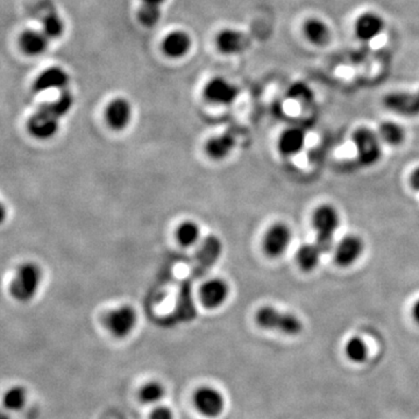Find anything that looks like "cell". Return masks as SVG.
<instances>
[{
	"instance_id": "1",
	"label": "cell",
	"mask_w": 419,
	"mask_h": 419,
	"mask_svg": "<svg viewBox=\"0 0 419 419\" xmlns=\"http://www.w3.org/2000/svg\"><path fill=\"white\" fill-rule=\"evenodd\" d=\"M73 103V95L66 90L58 99L41 105L28 121V131L40 140L53 138L58 133L60 119L70 111Z\"/></svg>"
},
{
	"instance_id": "2",
	"label": "cell",
	"mask_w": 419,
	"mask_h": 419,
	"mask_svg": "<svg viewBox=\"0 0 419 419\" xmlns=\"http://www.w3.org/2000/svg\"><path fill=\"white\" fill-rule=\"evenodd\" d=\"M340 225V215L335 206L324 204L317 208L312 215V226L315 231V243L323 253L330 252L333 237Z\"/></svg>"
},
{
	"instance_id": "3",
	"label": "cell",
	"mask_w": 419,
	"mask_h": 419,
	"mask_svg": "<svg viewBox=\"0 0 419 419\" xmlns=\"http://www.w3.org/2000/svg\"><path fill=\"white\" fill-rule=\"evenodd\" d=\"M255 320L262 328L281 332L283 335H297L303 331V323L297 315L268 305L259 309Z\"/></svg>"
},
{
	"instance_id": "4",
	"label": "cell",
	"mask_w": 419,
	"mask_h": 419,
	"mask_svg": "<svg viewBox=\"0 0 419 419\" xmlns=\"http://www.w3.org/2000/svg\"><path fill=\"white\" fill-rule=\"evenodd\" d=\"M43 281V272L38 265L26 262L20 265L13 277L10 291L19 302H28L36 295Z\"/></svg>"
},
{
	"instance_id": "5",
	"label": "cell",
	"mask_w": 419,
	"mask_h": 419,
	"mask_svg": "<svg viewBox=\"0 0 419 419\" xmlns=\"http://www.w3.org/2000/svg\"><path fill=\"white\" fill-rule=\"evenodd\" d=\"M353 143L357 147L359 161L363 166H373L382 155L380 136L367 127H360L354 132Z\"/></svg>"
},
{
	"instance_id": "6",
	"label": "cell",
	"mask_w": 419,
	"mask_h": 419,
	"mask_svg": "<svg viewBox=\"0 0 419 419\" xmlns=\"http://www.w3.org/2000/svg\"><path fill=\"white\" fill-rule=\"evenodd\" d=\"M138 323V315L133 307L123 305L113 309L105 317V326L116 338H126Z\"/></svg>"
},
{
	"instance_id": "7",
	"label": "cell",
	"mask_w": 419,
	"mask_h": 419,
	"mask_svg": "<svg viewBox=\"0 0 419 419\" xmlns=\"http://www.w3.org/2000/svg\"><path fill=\"white\" fill-rule=\"evenodd\" d=\"M193 404L197 411L208 418H215L222 415L225 408V398L218 389L204 385L193 394Z\"/></svg>"
},
{
	"instance_id": "8",
	"label": "cell",
	"mask_w": 419,
	"mask_h": 419,
	"mask_svg": "<svg viewBox=\"0 0 419 419\" xmlns=\"http://www.w3.org/2000/svg\"><path fill=\"white\" fill-rule=\"evenodd\" d=\"M293 240L291 228L285 223L274 224L265 233L263 239V250L270 258H278L288 250Z\"/></svg>"
},
{
	"instance_id": "9",
	"label": "cell",
	"mask_w": 419,
	"mask_h": 419,
	"mask_svg": "<svg viewBox=\"0 0 419 419\" xmlns=\"http://www.w3.org/2000/svg\"><path fill=\"white\" fill-rule=\"evenodd\" d=\"M365 250V243L358 235H347L342 239L335 248V261L342 268L353 265L361 258Z\"/></svg>"
},
{
	"instance_id": "10",
	"label": "cell",
	"mask_w": 419,
	"mask_h": 419,
	"mask_svg": "<svg viewBox=\"0 0 419 419\" xmlns=\"http://www.w3.org/2000/svg\"><path fill=\"white\" fill-rule=\"evenodd\" d=\"M238 96V88L224 78H213L204 88L205 98L213 104L231 105Z\"/></svg>"
},
{
	"instance_id": "11",
	"label": "cell",
	"mask_w": 419,
	"mask_h": 419,
	"mask_svg": "<svg viewBox=\"0 0 419 419\" xmlns=\"http://www.w3.org/2000/svg\"><path fill=\"white\" fill-rule=\"evenodd\" d=\"M230 288L226 282L220 278H212L200 287V302L205 308L217 309L226 302Z\"/></svg>"
},
{
	"instance_id": "12",
	"label": "cell",
	"mask_w": 419,
	"mask_h": 419,
	"mask_svg": "<svg viewBox=\"0 0 419 419\" xmlns=\"http://www.w3.org/2000/svg\"><path fill=\"white\" fill-rule=\"evenodd\" d=\"M222 241L215 235H210L205 239L204 243L200 247V252L197 254L196 268L195 273L196 275H202L206 270L215 265L217 260L219 259L222 254Z\"/></svg>"
},
{
	"instance_id": "13",
	"label": "cell",
	"mask_w": 419,
	"mask_h": 419,
	"mask_svg": "<svg viewBox=\"0 0 419 419\" xmlns=\"http://www.w3.org/2000/svg\"><path fill=\"white\" fill-rule=\"evenodd\" d=\"M105 116L111 128L116 131L123 130L132 119L131 104L123 98H116L108 104Z\"/></svg>"
},
{
	"instance_id": "14",
	"label": "cell",
	"mask_w": 419,
	"mask_h": 419,
	"mask_svg": "<svg viewBox=\"0 0 419 419\" xmlns=\"http://www.w3.org/2000/svg\"><path fill=\"white\" fill-rule=\"evenodd\" d=\"M69 83L68 73L62 68L54 67L45 70L40 73L39 77L36 78L33 85L34 93H43L51 88H64Z\"/></svg>"
},
{
	"instance_id": "15",
	"label": "cell",
	"mask_w": 419,
	"mask_h": 419,
	"mask_svg": "<svg viewBox=\"0 0 419 419\" xmlns=\"http://www.w3.org/2000/svg\"><path fill=\"white\" fill-rule=\"evenodd\" d=\"M191 48V39L185 32L175 31L167 35L162 49L169 58H183Z\"/></svg>"
},
{
	"instance_id": "16",
	"label": "cell",
	"mask_w": 419,
	"mask_h": 419,
	"mask_svg": "<svg viewBox=\"0 0 419 419\" xmlns=\"http://www.w3.org/2000/svg\"><path fill=\"white\" fill-rule=\"evenodd\" d=\"M217 46L223 54H240L246 48V38L235 29H224L217 36Z\"/></svg>"
},
{
	"instance_id": "17",
	"label": "cell",
	"mask_w": 419,
	"mask_h": 419,
	"mask_svg": "<svg viewBox=\"0 0 419 419\" xmlns=\"http://www.w3.org/2000/svg\"><path fill=\"white\" fill-rule=\"evenodd\" d=\"M385 105L390 110H394L400 115H405V116L417 115L419 113V93L417 95H405V93L390 95L385 99Z\"/></svg>"
},
{
	"instance_id": "18",
	"label": "cell",
	"mask_w": 419,
	"mask_h": 419,
	"mask_svg": "<svg viewBox=\"0 0 419 419\" xmlns=\"http://www.w3.org/2000/svg\"><path fill=\"white\" fill-rule=\"evenodd\" d=\"M305 145V133L300 128H289L282 133L278 140V150L285 156L300 153Z\"/></svg>"
},
{
	"instance_id": "19",
	"label": "cell",
	"mask_w": 419,
	"mask_h": 419,
	"mask_svg": "<svg viewBox=\"0 0 419 419\" xmlns=\"http://www.w3.org/2000/svg\"><path fill=\"white\" fill-rule=\"evenodd\" d=\"M383 20L375 13H365L359 18L355 31L360 39L370 41L383 31Z\"/></svg>"
},
{
	"instance_id": "20",
	"label": "cell",
	"mask_w": 419,
	"mask_h": 419,
	"mask_svg": "<svg viewBox=\"0 0 419 419\" xmlns=\"http://www.w3.org/2000/svg\"><path fill=\"white\" fill-rule=\"evenodd\" d=\"M48 40L43 32L26 31L20 38V47L26 54L35 56L46 51Z\"/></svg>"
},
{
	"instance_id": "21",
	"label": "cell",
	"mask_w": 419,
	"mask_h": 419,
	"mask_svg": "<svg viewBox=\"0 0 419 419\" xmlns=\"http://www.w3.org/2000/svg\"><path fill=\"white\" fill-rule=\"evenodd\" d=\"M235 146V138L230 133L212 138L206 143V153L213 160H223L231 153Z\"/></svg>"
},
{
	"instance_id": "22",
	"label": "cell",
	"mask_w": 419,
	"mask_h": 419,
	"mask_svg": "<svg viewBox=\"0 0 419 419\" xmlns=\"http://www.w3.org/2000/svg\"><path fill=\"white\" fill-rule=\"evenodd\" d=\"M317 243H307L300 247L296 254V261L300 268L304 272H312L320 265V258L323 255Z\"/></svg>"
},
{
	"instance_id": "23",
	"label": "cell",
	"mask_w": 419,
	"mask_h": 419,
	"mask_svg": "<svg viewBox=\"0 0 419 419\" xmlns=\"http://www.w3.org/2000/svg\"><path fill=\"white\" fill-rule=\"evenodd\" d=\"M304 34L310 43L317 46H323L330 40L328 27L318 19H310L304 23Z\"/></svg>"
},
{
	"instance_id": "24",
	"label": "cell",
	"mask_w": 419,
	"mask_h": 419,
	"mask_svg": "<svg viewBox=\"0 0 419 419\" xmlns=\"http://www.w3.org/2000/svg\"><path fill=\"white\" fill-rule=\"evenodd\" d=\"M200 228L195 222H184L177 227L176 239L183 247H191L200 240Z\"/></svg>"
},
{
	"instance_id": "25",
	"label": "cell",
	"mask_w": 419,
	"mask_h": 419,
	"mask_svg": "<svg viewBox=\"0 0 419 419\" xmlns=\"http://www.w3.org/2000/svg\"><path fill=\"white\" fill-rule=\"evenodd\" d=\"M379 136L390 146H400L404 143L405 132L403 127L395 123H383L379 130Z\"/></svg>"
},
{
	"instance_id": "26",
	"label": "cell",
	"mask_w": 419,
	"mask_h": 419,
	"mask_svg": "<svg viewBox=\"0 0 419 419\" xmlns=\"http://www.w3.org/2000/svg\"><path fill=\"white\" fill-rule=\"evenodd\" d=\"M345 353L350 361L361 363L368 358V347L363 339L360 337H353L347 342Z\"/></svg>"
},
{
	"instance_id": "27",
	"label": "cell",
	"mask_w": 419,
	"mask_h": 419,
	"mask_svg": "<svg viewBox=\"0 0 419 419\" xmlns=\"http://www.w3.org/2000/svg\"><path fill=\"white\" fill-rule=\"evenodd\" d=\"M26 400H27L26 390L23 387L16 385L5 392L3 403L8 411H19L20 409H23V405L26 404Z\"/></svg>"
},
{
	"instance_id": "28",
	"label": "cell",
	"mask_w": 419,
	"mask_h": 419,
	"mask_svg": "<svg viewBox=\"0 0 419 419\" xmlns=\"http://www.w3.org/2000/svg\"><path fill=\"white\" fill-rule=\"evenodd\" d=\"M166 395V389L158 381H150L140 389L139 397L145 404H156Z\"/></svg>"
},
{
	"instance_id": "29",
	"label": "cell",
	"mask_w": 419,
	"mask_h": 419,
	"mask_svg": "<svg viewBox=\"0 0 419 419\" xmlns=\"http://www.w3.org/2000/svg\"><path fill=\"white\" fill-rule=\"evenodd\" d=\"M64 32V23L55 12H50L43 19V33L48 39H58Z\"/></svg>"
},
{
	"instance_id": "30",
	"label": "cell",
	"mask_w": 419,
	"mask_h": 419,
	"mask_svg": "<svg viewBox=\"0 0 419 419\" xmlns=\"http://www.w3.org/2000/svg\"><path fill=\"white\" fill-rule=\"evenodd\" d=\"M161 19V10L158 5L143 4L139 8L138 20L146 27H153Z\"/></svg>"
},
{
	"instance_id": "31",
	"label": "cell",
	"mask_w": 419,
	"mask_h": 419,
	"mask_svg": "<svg viewBox=\"0 0 419 419\" xmlns=\"http://www.w3.org/2000/svg\"><path fill=\"white\" fill-rule=\"evenodd\" d=\"M149 419H173V414L168 407H156L150 414Z\"/></svg>"
},
{
	"instance_id": "32",
	"label": "cell",
	"mask_w": 419,
	"mask_h": 419,
	"mask_svg": "<svg viewBox=\"0 0 419 419\" xmlns=\"http://www.w3.org/2000/svg\"><path fill=\"white\" fill-rule=\"evenodd\" d=\"M290 96L293 97V98H298V99H300V98L307 99V98L311 96V93H310V90L305 85L297 84L290 90Z\"/></svg>"
},
{
	"instance_id": "33",
	"label": "cell",
	"mask_w": 419,
	"mask_h": 419,
	"mask_svg": "<svg viewBox=\"0 0 419 419\" xmlns=\"http://www.w3.org/2000/svg\"><path fill=\"white\" fill-rule=\"evenodd\" d=\"M409 182H410L411 189H414L415 191H419V167L412 171Z\"/></svg>"
},
{
	"instance_id": "34",
	"label": "cell",
	"mask_w": 419,
	"mask_h": 419,
	"mask_svg": "<svg viewBox=\"0 0 419 419\" xmlns=\"http://www.w3.org/2000/svg\"><path fill=\"white\" fill-rule=\"evenodd\" d=\"M412 317H414V320L419 324V300H416V303L414 304V308H412Z\"/></svg>"
},
{
	"instance_id": "35",
	"label": "cell",
	"mask_w": 419,
	"mask_h": 419,
	"mask_svg": "<svg viewBox=\"0 0 419 419\" xmlns=\"http://www.w3.org/2000/svg\"><path fill=\"white\" fill-rule=\"evenodd\" d=\"M6 215H8V212H6V208H5L4 204H3V203H0V225L4 223L5 219H6Z\"/></svg>"
},
{
	"instance_id": "36",
	"label": "cell",
	"mask_w": 419,
	"mask_h": 419,
	"mask_svg": "<svg viewBox=\"0 0 419 419\" xmlns=\"http://www.w3.org/2000/svg\"><path fill=\"white\" fill-rule=\"evenodd\" d=\"M143 4L160 5L163 4L166 0H143Z\"/></svg>"
},
{
	"instance_id": "37",
	"label": "cell",
	"mask_w": 419,
	"mask_h": 419,
	"mask_svg": "<svg viewBox=\"0 0 419 419\" xmlns=\"http://www.w3.org/2000/svg\"><path fill=\"white\" fill-rule=\"evenodd\" d=\"M0 419H11L6 412L0 410Z\"/></svg>"
}]
</instances>
